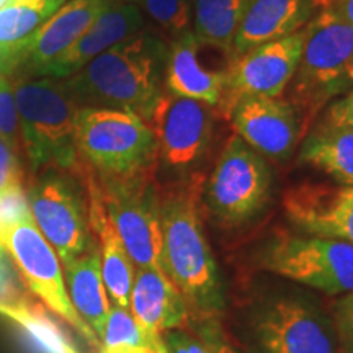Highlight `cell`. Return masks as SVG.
<instances>
[{"instance_id":"6da1fadb","label":"cell","mask_w":353,"mask_h":353,"mask_svg":"<svg viewBox=\"0 0 353 353\" xmlns=\"http://www.w3.org/2000/svg\"><path fill=\"white\" fill-rule=\"evenodd\" d=\"M201 174L161 187V270L182 293L196 317L218 316L224 309V286L203 229Z\"/></svg>"},{"instance_id":"7a4b0ae2","label":"cell","mask_w":353,"mask_h":353,"mask_svg":"<svg viewBox=\"0 0 353 353\" xmlns=\"http://www.w3.org/2000/svg\"><path fill=\"white\" fill-rule=\"evenodd\" d=\"M167 51L169 43L148 26L63 81L79 107L121 110L148 123L165 92Z\"/></svg>"},{"instance_id":"3957f363","label":"cell","mask_w":353,"mask_h":353,"mask_svg":"<svg viewBox=\"0 0 353 353\" xmlns=\"http://www.w3.org/2000/svg\"><path fill=\"white\" fill-rule=\"evenodd\" d=\"M353 87V26L330 7L304 26L301 57L285 92L301 121V139L317 117Z\"/></svg>"},{"instance_id":"277c9868","label":"cell","mask_w":353,"mask_h":353,"mask_svg":"<svg viewBox=\"0 0 353 353\" xmlns=\"http://www.w3.org/2000/svg\"><path fill=\"white\" fill-rule=\"evenodd\" d=\"M15 77V105L28 174L46 169L74 170L77 167L74 128L81 108L77 101L63 79Z\"/></svg>"},{"instance_id":"5b68a950","label":"cell","mask_w":353,"mask_h":353,"mask_svg":"<svg viewBox=\"0 0 353 353\" xmlns=\"http://www.w3.org/2000/svg\"><path fill=\"white\" fill-rule=\"evenodd\" d=\"M79 164L101 179H128L157 170V141L138 114L81 107L74 128Z\"/></svg>"},{"instance_id":"8992f818","label":"cell","mask_w":353,"mask_h":353,"mask_svg":"<svg viewBox=\"0 0 353 353\" xmlns=\"http://www.w3.org/2000/svg\"><path fill=\"white\" fill-rule=\"evenodd\" d=\"M74 172L94 193L136 268H161V196L156 172L128 179H101L79 164Z\"/></svg>"},{"instance_id":"52a82bcc","label":"cell","mask_w":353,"mask_h":353,"mask_svg":"<svg viewBox=\"0 0 353 353\" xmlns=\"http://www.w3.org/2000/svg\"><path fill=\"white\" fill-rule=\"evenodd\" d=\"M25 192L34 224L61 263L68 265L95 245L87 192L76 172L41 170L28 176Z\"/></svg>"},{"instance_id":"ba28073f","label":"cell","mask_w":353,"mask_h":353,"mask_svg":"<svg viewBox=\"0 0 353 353\" xmlns=\"http://www.w3.org/2000/svg\"><path fill=\"white\" fill-rule=\"evenodd\" d=\"M272 190L273 174L267 159L232 134L203 182L201 198L216 223L223 228H239L262 213Z\"/></svg>"},{"instance_id":"9c48e42d","label":"cell","mask_w":353,"mask_h":353,"mask_svg":"<svg viewBox=\"0 0 353 353\" xmlns=\"http://www.w3.org/2000/svg\"><path fill=\"white\" fill-rule=\"evenodd\" d=\"M0 245L10 255L13 268L23 285L92 347H100V339L88 327L70 303L61 262L50 242L34 224L32 213L7 224L0 231Z\"/></svg>"},{"instance_id":"30bf717a","label":"cell","mask_w":353,"mask_h":353,"mask_svg":"<svg viewBox=\"0 0 353 353\" xmlns=\"http://www.w3.org/2000/svg\"><path fill=\"white\" fill-rule=\"evenodd\" d=\"M218 118L208 103L164 92L148 120L157 141V169L162 167L175 182L200 174Z\"/></svg>"},{"instance_id":"8fae6325","label":"cell","mask_w":353,"mask_h":353,"mask_svg":"<svg viewBox=\"0 0 353 353\" xmlns=\"http://www.w3.org/2000/svg\"><path fill=\"white\" fill-rule=\"evenodd\" d=\"M262 267L327 296L353 293V245L348 242L281 234L265 249Z\"/></svg>"},{"instance_id":"7c38bea8","label":"cell","mask_w":353,"mask_h":353,"mask_svg":"<svg viewBox=\"0 0 353 353\" xmlns=\"http://www.w3.org/2000/svg\"><path fill=\"white\" fill-rule=\"evenodd\" d=\"M255 353H343L332 316L312 301L276 298L252 321Z\"/></svg>"},{"instance_id":"4fadbf2b","label":"cell","mask_w":353,"mask_h":353,"mask_svg":"<svg viewBox=\"0 0 353 353\" xmlns=\"http://www.w3.org/2000/svg\"><path fill=\"white\" fill-rule=\"evenodd\" d=\"M303 39L304 28L234 56L218 108L219 118L228 120L234 103L244 97H283L296 72Z\"/></svg>"},{"instance_id":"5bb4252c","label":"cell","mask_w":353,"mask_h":353,"mask_svg":"<svg viewBox=\"0 0 353 353\" xmlns=\"http://www.w3.org/2000/svg\"><path fill=\"white\" fill-rule=\"evenodd\" d=\"M234 52L200 41L193 32L169 41L164 88L167 94L208 103L218 112Z\"/></svg>"},{"instance_id":"9a60e30c","label":"cell","mask_w":353,"mask_h":353,"mask_svg":"<svg viewBox=\"0 0 353 353\" xmlns=\"http://www.w3.org/2000/svg\"><path fill=\"white\" fill-rule=\"evenodd\" d=\"M228 120L234 134L267 161H288L301 143V121L285 97H244Z\"/></svg>"},{"instance_id":"2e32d148","label":"cell","mask_w":353,"mask_h":353,"mask_svg":"<svg viewBox=\"0 0 353 353\" xmlns=\"http://www.w3.org/2000/svg\"><path fill=\"white\" fill-rule=\"evenodd\" d=\"M283 211L309 236L353 245V185L301 182L285 190Z\"/></svg>"},{"instance_id":"e0dca14e","label":"cell","mask_w":353,"mask_h":353,"mask_svg":"<svg viewBox=\"0 0 353 353\" xmlns=\"http://www.w3.org/2000/svg\"><path fill=\"white\" fill-rule=\"evenodd\" d=\"M105 0H68L48 19L19 52L15 72L41 77L56 57L69 50L107 8Z\"/></svg>"},{"instance_id":"ac0fdd59","label":"cell","mask_w":353,"mask_h":353,"mask_svg":"<svg viewBox=\"0 0 353 353\" xmlns=\"http://www.w3.org/2000/svg\"><path fill=\"white\" fill-rule=\"evenodd\" d=\"M148 26L143 12L136 3L126 2V0L110 2L107 8L97 17L90 28L69 50L56 57L41 77L68 79L74 76L97 56L103 54L114 44L134 37Z\"/></svg>"},{"instance_id":"d6986e66","label":"cell","mask_w":353,"mask_h":353,"mask_svg":"<svg viewBox=\"0 0 353 353\" xmlns=\"http://www.w3.org/2000/svg\"><path fill=\"white\" fill-rule=\"evenodd\" d=\"M329 3L330 0H249L234 39V56L299 32Z\"/></svg>"},{"instance_id":"ffe728a7","label":"cell","mask_w":353,"mask_h":353,"mask_svg":"<svg viewBox=\"0 0 353 353\" xmlns=\"http://www.w3.org/2000/svg\"><path fill=\"white\" fill-rule=\"evenodd\" d=\"M130 309L141 327L157 337L167 330L185 327L192 316L182 293L161 268H136Z\"/></svg>"},{"instance_id":"44dd1931","label":"cell","mask_w":353,"mask_h":353,"mask_svg":"<svg viewBox=\"0 0 353 353\" xmlns=\"http://www.w3.org/2000/svg\"><path fill=\"white\" fill-rule=\"evenodd\" d=\"M88 198L90 226L100 250L101 276L110 296V303L130 309V294L134 280V263L131 262L125 245L118 236L110 219L101 208L94 193L85 188Z\"/></svg>"},{"instance_id":"7402d4cb","label":"cell","mask_w":353,"mask_h":353,"mask_svg":"<svg viewBox=\"0 0 353 353\" xmlns=\"http://www.w3.org/2000/svg\"><path fill=\"white\" fill-rule=\"evenodd\" d=\"M64 270L70 303L88 327L101 339L112 303L101 276L100 250L97 242L81 257L64 265Z\"/></svg>"},{"instance_id":"603a6c76","label":"cell","mask_w":353,"mask_h":353,"mask_svg":"<svg viewBox=\"0 0 353 353\" xmlns=\"http://www.w3.org/2000/svg\"><path fill=\"white\" fill-rule=\"evenodd\" d=\"M299 162L337 185H353V128L321 121L301 139Z\"/></svg>"},{"instance_id":"cb8c5ba5","label":"cell","mask_w":353,"mask_h":353,"mask_svg":"<svg viewBox=\"0 0 353 353\" xmlns=\"http://www.w3.org/2000/svg\"><path fill=\"white\" fill-rule=\"evenodd\" d=\"M0 316L19 327L34 353H82L50 309L25 294L0 301Z\"/></svg>"},{"instance_id":"d4e9b609","label":"cell","mask_w":353,"mask_h":353,"mask_svg":"<svg viewBox=\"0 0 353 353\" xmlns=\"http://www.w3.org/2000/svg\"><path fill=\"white\" fill-rule=\"evenodd\" d=\"M59 6L51 0H8L0 7V74L13 76L19 52Z\"/></svg>"},{"instance_id":"484cf974","label":"cell","mask_w":353,"mask_h":353,"mask_svg":"<svg viewBox=\"0 0 353 353\" xmlns=\"http://www.w3.org/2000/svg\"><path fill=\"white\" fill-rule=\"evenodd\" d=\"M247 3L249 0H193V34L200 41L232 51Z\"/></svg>"},{"instance_id":"4316f807","label":"cell","mask_w":353,"mask_h":353,"mask_svg":"<svg viewBox=\"0 0 353 353\" xmlns=\"http://www.w3.org/2000/svg\"><path fill=\"white\" fill-rule=\"evenodd\" d=\"M136 3L152 30L167 43L192 32L193 0H128Z\"/></svg>"},{"instance_id":"83f0119b","label":"cell","mask_w":353,"mask_h":353,"mask_svg":"<svg viewBox=\"0 0 353 353\" xmlns=\"http://www.w3.org/2000/svg\"><path fill=\"white\" fill-rule=\"evenodd\" d=\"M101 348H112L121 345L131 347H152L165 350L162 337L149 334L136 322L130 309L120 307L117 304L110 306V312L105 322L103 334H101Z\"/></svg>"},{"instance_id":"f1b7e54d","label":"cell","mask_w":353,"mask_h":353,"mask_svg":"<svg viewBox=\"0 0 353 353\" xmlns=\"http://www.w3.org/2000/svg\"><path fill=\"white\" fill-rule=\"evenodd\" d=\"M25 161L6 139L0 138V198L26 188Z\"/></svg>"},{"instance_id":"f546056e","label":"cell","mask_w":353,"mask_h":353,"mask_svg":"<svg viewBox=\"0 0 353 353\" xmlns=\"http://www.w3.org/2000/svg\"><path fill=\"white\" fill-rule=\"evenodd\" d=\"M0 138L6 139L23 157L19 112H17L15 99L12 95L10 85L3 77H0Z\"/></svg>"},{"instance_id":"4dcf8cb0","label":"cell","mask_w":353,"mask_h":353,"mask_svg":"<svg viewBox=\"0 0 353 353\" xmlns=\"http://www.w3.org/2000/svg\"><path fill=\"white\" fill-rule=\"evenodd\" d=\"M330 316L342 352L353 353V293L339 298L332 304Z\"/></svg>"},{"instance_id":"1f68e13d","label":"cell","mask_w":353,"mask_h":353,"mask_svg":"<svg viewBox=\"0 0 353 353\" xmlns=\"http://www.w3.org/2000/svg\"><path fill=\"white\" fill-rule=\"evenodd\" d=\"M195 334L201 341L206 353H239L228 341L216 316L198 317Z\"/></svg>"},{"instance_id":"d6a6232c","label":"cell","mask_w":353,"mask_h":353,"mask_svg":"<svg viewBox=\"0 0 353 353\" xmlns=\"http://www.w3.org/2000/svg\"><path fill=\"white\" fill-rule=\"evenodd\" d=\"M167 353H206L205 347L196 334H190L182 329H172L162 334Z\"/></svg>"},{"instance_id":"836d02e7","label":"cell","mask_w":353,"mask_h":353,"mask_svg":"<svg viewBox=\"0 0 353 353\" xmlns=\"http://www.w3.org/2000/svg\"><path fill=\"white\" fill-rule=\"evenodd\" d=\"M322 121L330 125L353 128V87L342 97L334 100L327 108L322 112Z\"/></svg>"},{"instance_id":"e575fe53","label":"cell","mask_w":353,"mask_h":353,"mask_svg":"<svg viewBox=\"0 0 353 353\" xmlns=\"http://www.w3.org/2000/svg\"><path fill=\"white\" fill-rule=\"evenodd\" d=\"M20 294L23 293L13 280L10 267H8L7 262V252L0 245V301H8V299L20 296Z\"/></svg>"},{"instance_id":"d590c367","label":"cell","mask_w":353,"mask_h":353,"mask_svg":"<svg viewBox=\"0 0 353 353\" xmlns=\"http://www.w3.org/2000/svg\"><path fill=\"white\" fill-rule=\"evenodd\" d=\"M330 7H332L348 25L353 26V0H330Z\"/></svg>"},{"instance_id":"8d00e7d4","label":"cell","mask_w":353,"mask_h":353,"mask_svg":"<svg viewBox=\"0 0 353 353\" xmlns=\"http://www.w3.org/2000/svg\"><path fill=\"white\" fill-rule=\"evenodd\" d=\"M101 353H167L161 348L152 347H131V345H121V347H112V348H101Z\"/></svg>"},{"instance_id":"74e56055","label":"cell","mask_w":353,"mask_h":353,"mask_svg":"<svg viewBox=\"0 0 353 353\" xmlns=\"http://www.w3.org/2000/svg\"><path fill=\"white\" fill-rule=\"evenodd\" d=\"M7 226V219L6 214H3V208H2V201H0V231Z\"/></svg>"},{"instance_id":"f35d334b","label":"cell","mask_w":353,"mask_h":353,"mask_svg":"<svg viewBox=\"0 0 353 353\" xmlns=\"http://www.w3.org/2000/svg\"><path fill=\"white\" fill-rule=\"evenodd\" d=\"M51 2L52 3H56V6H63V3H65V2H68V0H51Z\"/></svg>"},{"instance_id":"ab89813d","label":"cell","mask_w":353,"mask_h":353,"mask_svg":"<svg viewBox=\"0 0 353 353\" xmlns=\"http://www.w3.org/2000/svg\"><path fill=\"white\" fill-rule=\"evenodd\" d=\"M6 2H8V0H0V7H2Z\"/></svg>"},{"instance_id":"60d3db41","label":"cell","mask_w":353,"mask_h":353,"mask_svg":"<svg viewBox=\"0 0 353 353\" xmlns=\"http://www.w3.org/2000/svg\"><path fill=\"white\" fill-rule=\"evenodd\" d=\"M105 2H120V0H105ZM128 2V0H126Z\"/></svg>"}]
</instances>
